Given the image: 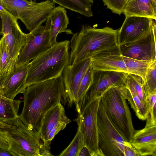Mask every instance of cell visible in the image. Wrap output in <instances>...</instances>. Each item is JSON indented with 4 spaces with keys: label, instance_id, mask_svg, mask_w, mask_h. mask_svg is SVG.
Listing matches in <instances>:
<instances>
[{
    "label": "cell",
    "instance_id": "6da1fadb",
    "mask_svg": "<svg viewBox=\"0 0 156 156\" xmlns=\"http://www.w3.org/2000/svg\"><path fill=\"white\" fill-rule=\"evenodd\" d=\"M23 105L19 118L30 130L39 132L45 113L65 101L62 75L27 87L23 94Z\"/></svg>",
    "mask_w": 156,
    "mask_h": 156
},
{
    "label": "cell",
    "instance_id": "7a4b0ae2",
    "mask_svg": "<svg viewBox=\"0 0 156 156\" xmlns=\"http://www.w3.org/2000/svg\"><path fill=\"white\" fill-rule=\"evenodd\" d=\"M118 31L108 27L96 28L83 25L71 39L68 64L73 65L90 58L99 51L117 44Z\"/></svg>",
    "mask_w": 156,
    "mask_h": 156
},
{
    "label": "cell",
    "instance_id": "3957f363",
    "mask_svg": "<svg viewBox=\"0 0 156 156\" xmlns=\"http://www.w3.org/2000/svg\"><path fill=\"white\" fill-rule=\"evenodd\" d=\"M69 44L67 40L57 42L30 62L27 87L62 75L69 63Z\"/></svg>",
    "mask_w": 156,
    "mask_h": 156
},
{
    "label": "cell",
    "instance_id": "277c9868",
    "mask_svg": "<svg viewBox=\"0 0 156 156\" xmlns=\"http://www.w3.org/2000/svg\"><path fill=\"white\" fill-rule=\"evenodd\" d=\"M5 129L9 144V151L14 156H51L50 144L45 143L39 133L29 129L19 117L10 122Z\"/></svg>",
    "mask_w": 156,
    "mask_h": 156
},
{
    "label": "cell",
    "instance_id": "5b68a950",
    "mask_svg": "<svg viewBox=\"0 0 156 156\" xmlns=\"http://www.w3.org/2000/svg\"><path fill=\"white\" fill-rule=\"evenodd\" d=\"M101 101L111 122L124 139L130 143L135 130L126 99L118 87L108 90L101 97Z\"/></svg>",
    "mask_w": 156,
    "mask_h": 156
},
{
    "label": "cell",
    "instance_id": "8992f818",
    "mask_svg": "<svg viewBox=\"0 0 156 156\" xmlns=\"http://www.w3.org/2000/svg\"><path fill=\"white\" fill-rule=\"evenodd\" d=\"M5 9L20 20L30 32L46 21L55 7L51 0L36 2L29 0H2Z\"/></svg>",
    "mask_w": 156,
    "mask_h": 156
},
{
    "label": "cell",
    "instance_id": "52a82bcc",
    "mask_svg": "<svg viewBox=\"0 0 156 156\" xmlns=\"http://www.w3.org/2000/svg\"><path fill=\"white\" fill-rule=\"evenodd\" d=\"M98 147L104 156H124L126 146L131 145L115 127L100 101L97 115Z\"/></svg>",
    "mask_w": 156,
    "mask_h": 156
},
{
    "label": "cell",
    "instance_id": "ba28073f",
    "mask_svg": "<svg viewBox=\"0 0 156 156\" xmlns=\"http://www.w3.org/2000/svg\"><path fill=\"white\" fill-rule=\"evenodd\" d=\"M93 82L82 98L75 103L78 114L109 89L125 85L128 73L114 71H94Z\"/></svg>",
    "mask_w": 156,
    "mask_h": 156
},
{
    "label": "cell",
    "instance_id": "9c48e42d",
    "mask_svg": "<svg viewBox=\"0 0 156 156\" xmlns=\"http://www.w3.org/2000/svg\"><path fill=\"white\" fill-rule=\"evenodd\" d=\"M101 98L87 105L75 119L90 156H104L98 147L97 115Z\"/></svg>",
    "mask_w": 156,
    "mask_h": 156
},
{
    "label": "cell",
    "instance_id": "30bf717a",
    "mask_svg": "<svg viewBox=\"0 0 156 156\" xmlns=\"http://www.w3.org/2000/svg\"><path fill=\"white\" fill-rule=\"evenodd\" d=\"M26 44L16 60L17 67L30 62L51 46L50 41L49 27L46 24L26 34Z\"/></svg>",
    "mask_w": 156,
    "mask_h": 156
},
{
    "label": "cell",
    "instance_id": "8fae6325",
    "mask_svg": "<svg viewBox=\"0 0 156 156\" xmlns=\"http://www.w3.org/2000/svg\"><path fill=\"white\" fill-rule=\"evenodd\" d=\"M156 25L153 20L150 31L145 35L132 42L120 45L122 55L136 59L156 61Z\"/></svg>",
    "mask_w": 156,
    "mask_h": 156
},
{
    "label": "cell",
    "instance_id": "7c38bea8",
    "mask_svg": "<svg viewBox=\"0 0 156 156\" xmlns=\"http://www.w3.org/2000/svg\"><path fill=\"white\" fill-rule=\"evenodd\" d=\"M0 14L2 35L5 38L11 57L16 61L26 44V34L22 31L17 18L7 10Z\"/></svg>",
    "mask_w": 156,
    "mask_h": 156
},
{
    "label": "cell",
    "instance_id": "4fadbf2b",
    "mask_svg": "<svg viewBox=\"0 0 156 156\" xmlns=\"http://www.w3.org/2000/svg\"><path fill=\"white\" fill-rule=\"evenodd\" d=\"M90 59L94 71H114L128 73L118 44L99 51Z\"/></svg>",
    "mask_w": 156,
    "mask_h": 156
},
{
    "label": "cell",
    "instance_id": "5bb4252c",
    "mask_svg": "<svg viewBox=\"0 0 156 156\" xmlns=\"http://www.w3.org/2000/svg\"><path fill=\"white\" fill-rule=\"evenodd\" d=\"M153 19L137 16H126L118 29L117 44L120 45L134 41L148 33L151 30Z\"/></svg>",
    "mask_w": 156,
    "mask_h": 156
},
{
    "label": "cell",
    "instance_id": "9a60e30c",
    "mask_svg": "<svg viewBox=\"0 0 156 156\" xmlns=\"http://www.w3.org/2000/svg\"><path fill=\"white\" fill-rule=\"evenodd\" d=\"M90 64L89 58L73 65L68 64L64 68L62 75L65 85L66 102L69 105L75 102L79 85Z\"/></svg>",
    "mask_w": 156,
    "mask_h": 156
},
{
    "label": "cell",
    "instance_id": "2e32d148",
    "mask_svg": "<svg viewBox=\"0 0 156 156\" xmlns=\"http://www.w3.org/2000/svg\"><path fill=\"white\" fill-rule=\"evenodd\" d=\"M29 62L19 67L16 65L7 76L0 83V94L14 99L20 94H23L27 87L26 80Z\"/></svg>",
    "mask_w": 156,
    "mask_h": 156
},
{
    "label": "cell",
    "instance_id": "e0dca14e",
    "mask_svg": "<svg viewBox=\"0 0 156 156\" xmlns=\"http://www.w3.org/2000/svg\"><path fill=\"white\" fill-rule=\"evenodd\" d=\"M130 143L139 156H156V125L135 130Z\"/></svg>",
    "mask_w": 156,
    "mask_h": 156
},
{
    "label": "cell",
    "instance_id": "ac0fdd59",
    "mask_svg": "<svg viewBox=\"0 0 156 156\" xmlns=\"http://www.w3.org/2000/svg\"><path fill=\"white\" fill-rule=\"evenodd\" d=\"M49 26L50 43L51 46L57 43L58 35L62 33L73 34L72 31L67 28L69 19L65 8L59 5L55 7L46 20Z\"/></svg>",
    "mask_w": 156,
    "mask_h": 156
},
{
    "label": "cell",
    "instance_id": "d6986e66",
    "mask_svg": "<svg viewBox=\"0 0 156 156\" xmlns=\"http://www.w3.org/2000/svg\"><path fill=\"white\" fill-rule=\"evenodd\" d=\"M118 88L124 97L129 102L138 119L142 120H146L148 114L147 105L139 97L132 82L127 76L126 84Z\"/></svg>",
    "mask_w": 156,
    "mask_h": 156
},
{
    "label": "cell",
    "instance_id": "ffe728a7",
    "mask_svg": "<svg viewBox=\"0 0 156 156\" xmlns=\"http://www.w3.org/2000/svg\"><path fill=\"white\" fill-rule=\"evenodd\" d=\"M66 117L65 109L61 103L51 108L45 113L42 119L39 132L45 143L51 144V142L48 141L50 132L58 122Z\"/></svg>",
    "mask_w": 156,
    "mask_h": 156
},
{
    "label": "cell",
    "instance_id": "44dd1931",
    "mask_svg": "<svg viewBox=\"0 0 156 156\" xmlns=\"http://www.w3.org/2000/svg\"><path fill=\"white\" fill-rule=\"evenodd\" d=\"M123 13L125 17H143L156 20V5L152 0H132L126 5Z\"/></svg>",
    "mask_w": 156,
    "mask_h": 156
},
{
    "label": "cell",
    "instance_id": "7402d4cb",
    "mask_svg": "<svg viewBox=\"0 0 156 156\" xmlns=\"http://www.w3.org/2000/svg\"><path fill=\"white\" fill-rule=\"evenodd\" d=\"M20 99H11L0 94V121L6 124L19 117Z\"/></svg>",
    "mask_w": 156,
    "mask_h": 156
},
{
    "label": "cell",
    "instance_id": "603a6c76",
    "mask_svg": "<svg viewBox=\"0 0 156 156\" xmlns=\"http://www.w3.org/2000/svg\"><path fill=\"white\" fill-rule=\"evenodd\" d=\"M16 65L12 58L3 36L0 40V83L9 74Z\"/></svg>",
    "mask_w": 156,
    "mask_h": 156
},
{
    "label": "cell",
    "instance_id": "cb8c5ba5",
    "mask_svg": "<svg viewBox=\"0 0 156 156\" xmlns=\"http://www.w3.org/2000/svg\"><path fill=\"white\" fill-rule=\"evenodd\" d=\"M65 8L87 17L93 16L91 7L93 0H51Z\"/></svg>",
    "mask_w": 156,
    "mask_h": 156
},
{
    "label": "cell",
    "instance_id": "d4e9b609",
    "mask_svg": "<svg viewBox=\"0 0 156 156\" xmlns=\"http://www.w3.org/2000/svg\"><path fill=\"white\" fill-rule=\"evenodd\" d=\"M123 57L126 64L128 73L140 76L143 80L144 82L148 69L153 62L156 61L139 60Z\"/></svg>",
    "mask_w": 156,
    "mask_h": 156
},
{
    "label": "cell",
    "instance_id": "484cf974",
    "mask_svg": "<svg viewBox=\"0 0 156 156\" xmlns=\"http://www.w3.org/2000/svg\"><path fill=\"white\" fill-rule=\"evenodd\" d=\"M85 145L82 134L79 129L69 145L58 155L59 156H78L83 146Z\"/></svg>",
    "mask_w": 156,
    "mask_h": 156
},
{
    "label": "cell",
    "instance_id": "4316f807",
    "mask_svg": "<svg viewBox=\"0 0 156 156\" xmlns=\"http://www.w3.org/2000/svg\"><path fill=\"white\" fill-rule=\"evenodd\" d=\"M143 87L147 97L156 92V61L153 62L148 69Z\"/></svg>",
    "mask_w": 156,
    "mask_h": 156
},
{
    "label": "cell",
    "instance_id": "83f0119b",
    "mask_svg": "<svg viewBox=\"0 0 156 156\" xmlns=\"http://www.w3.org/2000/svg\"><path fill=\"white\" fill-rule=\"evenodd\" d=\"M93 73L91 64L80 83L75 103L82 98L91 85L93 81Z\"/></svg>",
    "mask_w": 156,
    "mask_h": 156
},
{
    "label": "cell",
    "instance_id": "f1b7e54d",
    "mask_svg": "<svg viewBox=\"0 0 156 156\" xmlns=\"http://www.w3.org/2000/svg\"><path fill=\"white\" fill-rule=\"evenodd\" d=\"M147 106L148 114L145 126L156 125V92L147 97Z\"/></svg>",
    "mask_w": 156,
    "mask_h": 156
},
{
    "label": "cell",
    "instance_id": "f546056e",
    "mask_svg": "<svg viewBox=\"0 0 156 156\" xmlns=\"http://www.w3.org/2000/svg\"><path fill=\"white\" fill-rule=\"evenodd\" d=\"M127 77L132 82L139 97L147 105V97L143 88L144 81L142 78L139 76L131 74H128Z\"/></svg>",
    "mask_w": 156,
    "mask_h": 156
},
{
    "label": "cell",
    "instance_id": "4dcf8cb0",
    "mask_svg": "<svg viewBox=\"0 0 156 156\" xmlns=\"http://www.w3.org/2000/svg\"><path fill=\"white\" fill-rule=\"evenodd\" d=\"M105 5L112 12L119 15L123 13L127 0H102Z\"/></svg>",
    "mask_w": 156,
    "mask_h": 156
},
{
    "label": "cell",
    "instance_id": "1f68e13d",
    "mask_svg": "<svg viewBox=\"0 0 156 156\" xmlns=\"http://www.w3.org/2000/svg\"><path fill=\"white\" fill-rule=\"evenodd\" d=\"M71 120L67 117L60 121L53 127L48 136V141L51 142L55 136L60 131L65 128L66 125L71 122Z\"/></svg>",
    "mask_w": 156,
    "mask_h": 156
},
{
    "label": "cell",
    "instance_id": "d6a6232c",
    "mask_svg": "<svg viewBox=\"0 0 156 156\" xmlns=\"http://www.w3.org/2000/svg\"><path fill=\"white\" fill-rule=\"evenodd\" d=\"M9 144L7 132L0 129V148L9 151Z\"/></svg>",
    "mask_w": 156,
    "mask_h": 156
},
{
    "label": "cell",
    "instance_id": "836d02e7",
    "mask_svg": "<svg viewBox=\"0 0 156 156\" xmlns=\"http://www.w3.org/2000/svg\"><path fill=\"white\" fill-rule=\"evenodd\" d=\"M124 156H139L131 144L126 146L124 149Z\"/></svg>",
    "mask_w": 156,
    "mask_h": 156
},
{
    "label": "cell",
    "instance_id": "e575fe53",
    "mask_svg": "<svg viewBox=\"0 0 156 156\" xmlns=\"http://www.w3.org/2000/svg\"><path fill=\"white\" fill-rule=\"evenodd\" d=\"M90 156V153L87 148L84 146L80 149L78 156Z\"/></svg>",
    "mask_w": 156,
    "mask_h": 156
},
{
    "label": "cell",
    "instance_id": "d590c367",
    "mask_svg": "<svg viewBox=\"0 0 156 156\" xmlns=\"http://www.w3.org/2000/svg\"><path fill=\"white\" fill-rule=\"evenodd\" d=\"M12 156V154L9 151L0 148V156Z\"/></svg>",
    "mask_w": 156,
    "mask_h": 156
},
{
    "label": "cell",
    "instance_id": "8d00e7d4",
    "mask_svg": "<svg viewBox=\"0 0 156 156\" xmlns=\"http://www.w3.org/2000/svg\"><path fill=\"white\" fill-rule=\"evenodd\" d=\"M5 9V8L2 0H0V14L2 13Z\"/></svg>",
    "mask_w": 156,
    "mask_h": 156
},
{
    "label": "cell",
    "instance_id": "74e56055",
    "mask_svg": "<svg viewBox=\"0 0 156 156\" xmlns=\"http://www.w3.org/2000/svg\"><path fill=\"white\" fill-rule=\"evenodd\" d=\"M0 35H2V20L0 14Z\"/></svg>",
    "mask_w": 156,
    "mask_h": 156
},
{
    "label": "cell",
    "instance_id": "f35d334b",
    "mask_svg": "<svg viewBox=\"0 0 156 156\" xmlns=\"http://www.w3.org/2000/svg\"><path fill=\"white\" fill-rule=\"evenodd\" d=\"M154 4L156 5V0H152Z\"/></svg>",
    "mask_w": 156,
    "mask_h": 156
},
{
    "label": "cell",
    "instance_id": "ab89813d",
    "mask_svg": "<svg viewBox=\"0 0 156 156\" xmlns=\"http://www.w3.org/2000/svg\"><path fill=\"white\" fill-rule=\"evenodd\" d=\"M132 0H127V4H128L129 2L130 1H131ZM127 4H126V5H127Z\"/></svg>",
    "mask_w": 156,
    "mask_h": 156
},
{
    "label": "cell",
    "instance_id": "60d3db41",
    "mask_svg": "<svg viewBox=\"0 0 156 156\" xmlns=\"http://www.w3.org/2000/svg\"><path fill=\"white\" fill-rule=\"evenodd\" d=\"M30 0V1H33V0Z\"/></svg>",
    "mask_w": 156,
    "mask_h": 156
},
{
    "label": "cell",
    "instance_id": "b9f144b4",
    "mask_svg": "<svg viewBox=\"0 0 156 156\" xmlns=\"http://www.w3.org/2000/svg\"></svg>",
    "mask_w": 156,
    "mask_h": 156
}]
</instances>
